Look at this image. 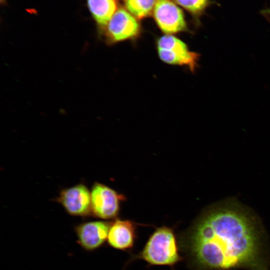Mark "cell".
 <instances>
[{"instance_id":"cell-1","label":"cell","mask_w":270,"mask_h":270,"mask_svg":"<svg viewBox=\"0 0 270 270\" xmlns=\"http://www.w3.org/2000/svg\"><path fill=\"white\" fill-rule=\"evenodd\" d=\"M178 242L192 270H269L267 238L260 222L231 202L205 210Z\"/></svg>"},{"instance_id":"cell-2","label":"cell","mask_w":270,"mask_h":270,"mask_svg":"<svg viewBox=\"0 0 270 270\" xmlns=\"http://www.w3.org/2000/svg\"><path fill=\"white\" fill-rule=\"evenodd\" d=\"M179 242L174 230L167 226L157 228L142 250L129 262L140 259L150 266H173L182 260Z\"/></svg>"},{"instance_id":"cell-3","label":"cell","mask_w":270,"mask_h":270,"mask_svg":"<svg viewBox=\"0 0 270 270\" xmlns=\"http://www.w3.org/2000/svg\"><path fill=\"white\" fill-rule=\"evenodd\" d=\"M156 46L158 56L162 62L186 66L192 72L196 70L200 55L190 50L187 45L178 38L166 34L157 40Z\"/></svg>"},{"instance_id":"cell-4","label":"cell","mask_w":270,"mask_h":270,"mask_svg":"<svg viewBox=\"0 0 270 270\" xmlns=\"http://www.w3.org/2000/svg\"><path fill=\"white\" fill-rule=\"evenodd\" d=\"M100 30L106 42L112 44L136 38L140 34V26L136 17L128 10L120 8Z\"/></svg>"},{"instance_id":"cell-5","label":"cell","mask_w":270,"mask_h":270,"mask_svg":"<svg viewBox=\"0 0 270 270\" xmlns=\"http://www.w3.org/2000/svg\"><path fill=\"white\" fill-rule=\"evenodd\" d=\"M91 211L96 217L104 220L116 218L120 210V204L124 196L109 187L96 182L92 187Z\"/></svg>"},{"instance_id":"cell-6","label":"cell","mask_w":270,"mask_h":270,"mask_svg":"<svg viewBox=\"0 0 270 270\" xmlns=\"http://www.w3.org/2000/svg\"><path fill=\"white\" fill-rule=\"evenodd\" d=\"M152 14L156 24L166 34L186 30L182 11L171 0H158Z\"/></svg>"},{"instance_id":"cell-7","label":"cell","mask_w":270,"mask_h":270,"mask_svg":"<svg viewBox=\"0 0 270 270\" xmlns=\"http://www.w3.org/2000/svg\"><path fill=\"white\" fill-rule=\"evenodd\" d=\"M57 201L70 215L85 216L92 213L90 193L84 184H79L64 190Z\"/></svg>"},{"instance_id":"cell-8","label":"cell","mask_w":270,"mask_h":270,"mask_svg":"<svg viewBox=\"0 0 270 270\" xmlns=\"http://www.w3.org/2000/svg\"><path fill=\"white\" fill-rule=\"evenodd\" d=\"M111 223L94 221L82 223L75 228L77 242L84 250L93 251L107 240Z\"/></svg>"},{"instance_id":"cell-9","label":"cell","mask_w":270,"mask_h":270,"mask_svg":"<svg viewBox=\"0 0 270 270\" xmlns=\"http://www.w3.org/2000/svg\"><path fill=\"white\" fill-rule=\"evenodd\" d=\"M136 238V226L134 222L116 220L111 224L107 242L115 249L128 250L134 246Z\"/></svg>"},{"instance_id":"cell-10","label":"cell","mask_w":270,"mask_h":270,"mask_svg":"<svg viewBox=\"0 0 270 270\" xmlns=\"http://www.w3.org/2000/svg\"><path fill=\"white\" fill-rule=\"evenodd\" d=\"M86 2L93 18L100 29L118 10L116 0H86Z\"/></svg>"},{"instance_id":"cell-11","label":"cell","mask_w":270,"mask_h":270,"mask_svg":"<svg viewBox=\"0 0 270 270\" xmlns=\"http://www.w3.org/2000/svg\"><path fill=\"white\" fill-rule=\"evenodd\" d=\"M158 0H124L126 10L138 19L150 16Z\"/></svg>"},{"instance_id":"cell-12","label":"cell","mask_w":270,"mask_h":270,"mask_svg":"<svg viewBox=\"0 0 270 270\" xmlns=\"http://www.w3.org/2000/svg\"><path fill=\"white\" fill-rule=\"evenodd\" d=\"M192 14L200 15L207 6L208 0H174Z\"/></svg>"},{"instance_id":"cell-13","label":"cell","mask_w":270,"mask_h":270,"mask_svg":"<svg viewBox=\"0 0 270 270\" xmlns=\"http://www.w3.org/2000/svg\"><path fill=\"white\" fill-rule=\"evenodd\" d=\"M4 2H5V0H0L1 3Z\"/></svg>"}]
</instances>
